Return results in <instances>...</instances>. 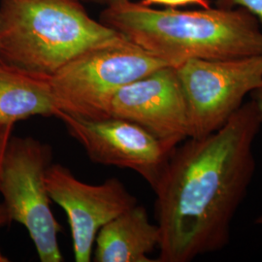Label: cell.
<instances>
[{
    "label": "cell",
    "instance_id": "5bb4252c",
    "mask_svg": "<svg viewBox=\"0 0 262 262\" xmlns=\"http://www.w3.org/2000/svg\"><path fill=\"white\" fill-rule=\"evenodd\" d=\"M14 129V125H8L0 127V170L2 165V160L6 150V147L8 145L10 138L12 137V133Z\"/></svg>",
    "mask_w": 262,
    "mask_h": 262
},
{
    "label": "cell",
    "instance_id": "30bf717a",
    "mask_svg": "<svg viewBox=\"0 0 262 262\" xmlns=\"http://www.w3.org/2000/svg\"><path fill=\"white\" fill-rule=\"evenodd\" d=\"M95 262H152L149 254L159 244L158 225L147 210L134 205L103 225L95 238Z\"/></svg>",
    "mask_w": 262,
    "mask_h": 262
},
{
    "label": "cell",
    "instance_id": "52a82bcc",
    "mask_svg": "<svg viewBox=\"0 0 262 262\" xmlns=\"http://www.w3.org/2000/svg\"><path fill=\"white\" fill-rule=\"evenodd\" d=\"M56 118L94 162L133 170L151 188L156 187L176 148L136 123L120 118L84 120L61 112Z\"/></svg>",
    "mask_w": 262,
    "mask_h": 262
},
{
    "label": "cell",
    "instance_id": "7c38bea8",
    "mask_svg": "<svg viewBox=\"0 0 262 262\" xmlns=\"http://www.w3.org/2000/svg\"><path fill=\"white\" fill-rule=\"evenodd\" d=\"M219 5L224 8L240 7L262 23V0H219Z\"/></svg>",
    "mask_w": 262,
    "mask_h": 262
},
{
    "label": "cell",
    "instance_id": "ba28073f",
    "mask_svg": "<svg viewBox=\"0 0 262 262\" xmlns=\"http://www.w3.org/2000/svg\"><path fill=\"white\" fill-rule=\"evenodd\" d=\"M50 198L66 212L70 226L76 262H90L96 235L114 217L137 204V199L117 178L99 185L76 178L61 164H51L46 172Z\"/></svg>",
    "mask_w": 262,
    "mask_h": 262
},
{
    "label": "cell",
    "instance_id": "277c9868",
    "mask_svg": "<svg viewBox=\"0 0 262 262\" xmlns=\"http://www.w3.org/2000/svg\"><path fill=\"white\" fill-rule=\"evenodd\" d=\"M166 66L126 38L85 52L52 74L54 101L59 112L76 118L106 119L123 85Z\"/></svg>",
    "mask_w": 262,
    "mask_h": 262
},
{
    "label": "cell",
    "instance_id": "d6986e66",
    "mask_svg": "<svg viewBox=\"0 0 262 262\" xmlns=\"http://www.w3.org/2000/svg\"><path fill=\"white\" fill-rule=\"evenodd\" d=\"M254 223H255V225H260V226H262V214L260 215H258V216L255 219Z\"/></svg>",
    "mask_w": 262,
    "mask_h": 262
},
{
    "label": "cell",
    "instance_id": "5b68a950",
    "mask_svg": "<svg viewBox=\"0 0 262 262\" xmlns=\"http://www.w3.org/2000/svg\"><path fill=\"white\" fill-rule=\"evenodd\" d=\"M51 147L32 137L12 135L0 170V194L11 222L23 225L41 262H61L57 234L60 225L50 206L46 172Z\"/></svg>",
    "mask_w": 262,
    "mask_h": 262
},
{
    "label": "cell",
    "instance_id": "9c48e42d",
    "mask_svg": "<svg viewBox=\"0 0 262 262\" xmlns=\"http://www.w3.org/2000/svg\"><path fill=\"white\" fill-rule=\"evenodd\" d=\"M110 116L136 123L172 147L188 138L187 103L176 67L163 66L123 85Z\"/></svg>",
    "mask_w": 262,
    "mask_h": 262
},
{
    "label": "cell",
    "instance_id": "9a60e30c",
    "mask_svg": "<svg viewBox=\"0 0 262 262\" xmlns=\"http://www.w3.org/2000/svg\"><path fill=\"white\" fill-rule=\"evenodd\" d=\"M252 95L253 103L255 104V107L257 109V112L262 122V84L252 93Z\"/></svg>",
    "mask_w": 262,
    "mask_h": 262
},
{
    "label": "cell",
    "instance_id": "8fae6325",
    "mask_svg": "<svg viewBox=\"0 0 262 262\" xmlns=\"http://www.w3.org/2000/svg\"><path fill=\"white\" fill-rule=\"evenodd\" d=\"M50 77L0 60V127L34 116L56 118Z\"/></svg>",
    "mask_w": 262,
    "mask_h": 262
},
{
    "label": "cell",
    "instance_id": "3957f363",
    "mask_svg": "<svg viewBox=\"0 0 262 262\" xmlns=\"http://www.w3.org/2000/svg\"><path fill=\"white\" fill-rule=\"evenodd\" d=\"M126 37L78 0H1L0 60L52 75L77 56Z\"/></svg>",
    "mask_w": 262,
    "mask_h": 262
},
{
    "label": "cell",
    "instance_id": "8992f818",
    "mask_svg": "<svg viewBox=\"0 0 262 262\" xmlns=\"http://www.w3.org/2000/svg\"><path fill=\"white\" fill-rule=\"evenodd\" d=\"M187 103L188 138L223 127L262 84V55L189 59L176 67Z\"/></svg>",
    "mask_w": 262,
    "mask_h": 262
},
{
    "label": "cell",
    "instance_id": "ac0fdd59",
    "mask_svg": "<svg viewBox=\"0 0 262 262\" xmlns=\"http://www.w3.org/2000/svg\"><path fill=\"white\" fill-rule=\"evenodd\" d=\"M9 261V259H8V257L7 256H5L2 252H1V250H0V262H8Z\"/></svg>",
    "mask_w": 262,
    "mask_h": 262
},
{
    "label": "cell",
    "instance_id": "2e32d148",
    "mask_svg": "<svg viewBox=\"0 0 262 262\" xmlns=\"http://www.w3.org/2000/svg\"><path fill=\"white\" fill-rule=\"evenodd\" d=\"M10 222H11V220H10L6 208L3 205V203H0V228L8 225Z\"/></svg>",
    "mask_w": 262,
    "mask_h": 262
},
{
    "label": "cell",
    "instance_id": "7a4b0ae2",
    "mask_svg": "<svg viewBox=\"0 0 262 262\" xmlns=\"http://www.w3.org/2000/svg\"><path fill=\"white\" fill-rule=\"evenodd\" d=\"M101 21L173 67L262 55V30L246 10H159L125 0L109 5Z\"/></svg>",
    "mask_w": 262,
    "mask_h": 262
},
{
    "label": "cell",
    "instance_id": "6da1fadb",
    "mask_svg": "<svg viewBox=\"0 0 262 262\" xmlns=\"http://www.w3.org/2000/svg\"><path fill=\"white\" fill-rule=\"evenodd\" d=\"M262 122L253 101L223 127L187 138L159 179L156 215L159 262H188L229 243L231 225L255 171L254 140Z\"/></svg>",
    "mask_w": 262,
    "mask_h": 262
},
{
    "label": "cell",
    "instance_id": "4fadbf2b",
    "mask_svg": "<svg viewBox=\"0 0 262 262\" xmlns=\"http://www.w3.org/2000/svg\"><path fill=\"white\" fill-rule=\"evenodd\" d=\"M140 3L144 6L149 7L152 5H163L169 8H176L185 5H197L203 9L211 7L208 0H142Z\"/></svg>",
    "mask_w": 262,
    "mask_h": 262
},
{
    "label": "cell",
    "instance_id": "e0dca14e",
    "mask_svg": "<svg viewBox=\"0 0 262 262\" xmlns=\"http://www.w3.org/2000/svg\"><path fill=\"white\" fill-rule=\"evenodd\" d=\"M100 1L105 2L109 6V5H112V4H115V3H119V2H122V1H125V0H100Z\"/></svg>",
    "mask_w": 262,
    "mask_h": 262
}]
</instances>
